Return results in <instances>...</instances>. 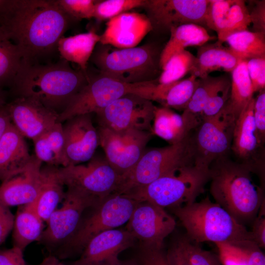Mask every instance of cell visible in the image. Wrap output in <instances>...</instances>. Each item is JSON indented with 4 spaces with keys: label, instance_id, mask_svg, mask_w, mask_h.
Returning a JSON list of instances; mask_svg holds the SVG:
<instances>
[{
    "label": "cell",
    "instance_id": "obj_16",
    "mask_svg": "<svg viewBox=\"0 0 265 265\" xmlns=\"http://www.w3.org/2000/svg\"><path fill=\"white\" fill-rule=\"evenodd\" d=\"M175 219L164 209L148 202H138L127 222L126 230L140 246L162 248L165 238L174 230Z\"/></svg>",
    "mask_w": 265,
    "mask_h": 265
},
{
    "label": "cell",
    "instance_id": "obj_53",
    "mask_svg": "<svg viewBox=\"0 0 265 265\" xmlns=\"http://www.w3.org/2000/svg\"><path fill=\"white\" fill-rule=\"evenodd\" d=\"M5 104L0 106V140L11 124Z\"/></svg>",
    "mask_w": 265,
    "mask_h": 265
},
{
    "label": "cell",
    "instance_id": "obj_37",
    "mask_svg": "<svg viewBox=\"0 0 265 265\" xmlns=\"http://www.w3.org/2000/svg\"><path fill=\"white\" fill-rule=\"evenodd\" d=\"M250 25L249 13L245 1L235 0L229 10L222 30L217 34V41L223 44L231 35L248 30Z\"/></svg>",
    "mask_w": 265,
    "mask_h": 265
},
{
    "label": "cell",
    "instance_id": "obj_24",
    "mask_svg": "<svg viewBox=\"0 0 265 265\" xmlns=\"http://www.w3.org/2000/svg\"><path fill=\"white\" fill-rule=\"evenodd\" d=\"M196 57V64L190 75L197 78L207 77L214 71L232 72L242 60L229 47L218 41L199 47Z\"/></svg>",
    "mask_w": 265,
    "mask_h": 265
},
{
    "label": "cell",
    "instance_id": "obj_2",
    "mask_svg": "<svg viewBox=\"0 0 265 265\" xmlns=\"http://www.w3.org/2000/svg\"><path fill=\"white\" fill-rule=\"evenodd\" d=\"M209 172L210 193L215 202L240 224L252 223L265 201V187L254 179V176H259L229 155L212 162Z\"/></svg>",
    "mask_w": 265,
    "mask_h": 265
},
{
    "label": "cell",
    "instance_id": "obj_12",
    "mask_svg": "<svg viewBox=\"0 0 265 265\" xmlns=\"http://www.w3.org/2000/svg\"><path fill=\"white\" fill-rule=\"evenodd\" d=\"M59 177L66 187H73L103 200L115 193L121 177L105 156L94 155L86 164L58 168Z\"/></svg>",
    "mask_w": 265,
    "mask_h": 265
},
{
    "label": "cell",
    "instance_id": "obj_38",
    "mask_svg": "<svg viewBox=\"0 0 265 265\" xmlns=\"http://www.w3.org/2000/svg\"><path fill=\"white\" fill-rule=\"evenodd\" d=\"M147 0H96L93 18L99 21L109 20L122 13L138 7H144Z\"/></svg>",
    "mask_w": 265,
    "mask_h": 265
},
{
    "label": "cell",
    "instance_id": "obj_45",
    "mask_svg": "<svg viewBox=\"0 0 265 265\" xmlns=\"http://www.w3.org/2000/svg\"><path fill=\"white\" fill-rule=\"evenodd\" d=\"M230 89L219 92L210 98L201 113L202 120L216 115L224 108L229 97Z\"/></svg>",
    "mask_w": 265,
    "mask_h": 265
},
{
    "label": "cell",
    "instance_id": "obj_55",
    "mask_svg": "<svg viewBox=\"0 0 265 265\" xmlns=\"http://www.w3.org/2000/svg\"><path fill=\"white\" fill-rule=\"evenodd\" d=\"M36 265H66L60 262L58 258L53 255H50L46 258L39 264Z\"/></svg>",
    "mask_w": 265,
    "mask_h": 265
},
{
    "label": "cell",
    "instance_id": "obj_30",
    "mask_svg": "<svg viewBox=\"0 0 265 265\" xmlns=\"http://www.w3.org/2000/svg\"><path fill=\"white\" fill-rule=\"evenodd\" d=\"M43 222L30 204L21 206L12 229L13 246L24 251L32 242L39 241L44 230Z\"/></svg>",
    "mask_w": 265,
    "mask_h": 265
},
{
    "label": "cell",
    "instance_id": "obj_57",
    "mask_svg": "<svg viewBox=\"0 0 265 265\" xmlns=\"http://www.w3.org/2000/svg\"><path fill=\"white\" fill-rule=\"evenodd\" d=\"M8 2V0H0V15L3 12Z\"/></svg>",
    "mask_w": 265,
    "mask_h": 265
},
{
    "label": "cell",
    "instance_id": "obj_44",
    "mask_svg": "<svg viewBox=\"0 0 265 265\" xmlns=\"http://www.w3.org/2000/svg\"><path fill=\"white\" fill-rule=\"evenodd\" d=\"M136 258L139 265H169L163 248L140 246Z\"/></svg>",
    "mask_w": 265,
    "mask_h": 265
},
{
    "label": "cell",
    "instance_id": "obj_28",
    "mask_svg": "<svg viewBox=\"0 0 265 265\" xmlns=\"http://www.w3.org/2000/svg\"><path fill=\"white\" fill-rule=\"evenodd\" d=\"M170 38L162 50L160 65L161 69L174 55L190 46L200 47L215 38L211 36L207 29L195 24H186L172 27Z\"/></svg>",
    "mask_w": 265,
    "mask_h": 265
},
{
    "label": "cell",
    "instance_id": "obj_31",
    "mask_svg": "<svg viewBox=\"0 0 265 265\" xmlns=\"http://www.w3.org/2000/svg\"><path fill=\"white\" fill-rule=\"evenodd\" d=\"M33 141L35 157L39 160L49 165L64 166V138L61 123L57 122Z\"/></svg>",
    "mask_w": 265,
    "mask_h": 265
},
{
    "label": "cell",
    "instance_id": "obj_43",
    "mask_svg": "<svg viewBox=\"0 0 265 265\" xmlns=\"http://www.w3.org/2000/svg\"><path fill=\"white\" fill-rule=\"evenodd\" d=\"M253 117L259 140L263 146L265 144V90L259 91L255 98Z\"/></svg>",
    "mask_w": 265,
    "mask_h": 265
},
{
    "label": "cell",
    "instance_id": "obj_23",
    "mask_svg": "<svg viewBox=\"0 0 265 265\" xmlns=\"http://www.w3.org/2000/svg\"><path fill=\"white\" fill-rule=\"evenodd\" d=\"M33 158L25 137L11 123L0 140V181L2 182L22 170Z\"/></svg>",
    "mask_w": 265,
    "mask_h": 265
},
{
    "label": "cell",
    "instance_id": "obj_41",
    "mask_svg": "<svg viewBox=\"0 0 265 265\" xmlns=\"http://www.w3.org/2000/svg\"><path fill=\"white\" fill-rule=\"evenodd\" d=\"M94 0H57L61 8L72 19L80 20L93 18Z\"/></svg>",
    "mask_w": 265,
    "mask_h": 265
},
{
    "label": "cell",
    "instance_id": "obj_47",
    "mask_svg": "<svg viewBox=\"0 0 265 265\" xmlns=\"http://www.w3.org/2000/svg\"><path fill=\"white\" fill-rule=\"evenodd\" d=\"M252 230L250 231L252 239L260 248H265V201L264 202L259 212L252 223Z\"/></svg>",
    "mask_w": 265,
    "mask_h": 265
},
{
    "label": "cell",
    "instance_id": "obj_33",
    "mask_svg": "<svg viewBox=\"0 0 265 265\" xmlns=\"http://www.w3.org/2000/svg\"><path fill=\"white\" fill-rule=\"evenodd\" d=\"M229 99L224 108L237 118L253 97L247 69V60H242L231 72Z\"/></svg>",
    "mask_w": 265,
    "mask_h": 265
},
{
    "label": "cell",
    "instance_id": "obj_27",
    "mask_svg": "<svg viewBox=\"0 0 265 265\" xmlns=\"http://www.w3.org/2000/svg\"><path fill=\"white\" fill-rule=\"evenodd\" d=\"M197 83L198 78L194 75L167 84L159 83L157 80L151 87L149 100L160 103L162 106L184 111Z\"/></svg>",
    "mask_w": 265,
    "mask_h": 265
},
{
    "label": "cell",
    "instance_id": "obj_9",
    "mask_svg": "<svg viewBox=\"0 0 265 265\" xmlns=\"http://www.w3.org/2000/svg\"><path fill=\"white\" fill-rule=\"evenodd\" d=\"M141 83H126L101 73L89 77L87 83L58 115L57 121L62 123L77 115L96 114L127 94H136Z\"/></svg>",
    "mask_w": 265,
    "mask_h": 265
},
{
    "label": "cell",
    "instance_id": "obj_6",
    "mask_svg": "<svg viewBox=\"0 0 265 265\" xmlns=\"http://www.w3.org/2000/svg\"><path fill=\"white\" fill-rule=\"evenodd\" d=\"M209 180V168L195 164L132 189L124 195L137 202H148L163 209H171L194 202L204 192Z\"/></svg>",
    "mask_w": 265,
    "mask_h": 265
},
{
    "label": "cell",
    "instance_id": "obj_32",
    "mask_svg": "<svg viewBox=\"0 0 265 265\" xmlns=\"http://www.w3.org/2000/svg\"><path fill=\"white\" fill-rule=\"evenodd\" d=\"M152 130L153 134L170 144L181 141L192 132L181 115L164 106L156 107Z\"/></svg>",
    "mask_w": 265,
    "mask_h": 265
},
{
    "label": "cell",
    "instance_id": "obj_18",
    "mask_svg": "<svg viewBox=\"0 0 265 265\" xmlns=\"http://www.w3.org/2000/svg\"><path fill=\"white\" fill-rule=\"evenodd\" d=\"M92 114L77 115L64 122L63 167L88 161L100 146L99 134L93 125Z\"/></svg>",
    "mask_w": 265,
    "mask_h": 265
},
{
    "label": "cell",
    "instance_id": "obj_26",
    "mask_svg": "<svg viewBox=\"0 0 265 265\" xmlns=\"http://www.w3.org/2000/svg\"><path fill=\"white\" fill-rule=\"evenodd\" d=\"M58 168L49 165L41 167V188L36 200L29 204L44 222L47 221L65 196V185L59 176Z\"/></svg>",
    "mask_w": 265,
    "mask_h": 265
},
{
    "label": "cell",
    "instance_id": "obj_17",
    "mask_svg": "<svg viewBox=\"0 0 265 265\" xmlns=\"http://www.w3.org/2000/svg\"><path fill=\"white\" fill-rule=\"evenodd\" d=\"M255 98L253 97L237 118L231 147L237 161L250 167L265 177V146L260 143L253 117Z\"/></svg>",
    "mask_w": 265,
    "mask_h": 265
},
{
    "label": "cell",
    "instance_id": "obj_50",
    "mask_svg": "<svg viewBox=\"0 0 265 265\" xmlns=\"http://www.w3.org/2000/svg\"><path fill=\"white\" fill-rule=\"evenodd\" d=\"M23 252L19 248H11L0 250V265H26Z\"/></svg>",
    "mask_w": 265,
    "mask_h": 265
},
{
    "label": "cell",
    "instance_id": "obj_7",
    "mask_svg": "<svg viewBox=\"0 0 265 265\" xmlns=\"http://www.w3.org/2000/svg\"><path fill=\"white\" fill-rule=\"evenodd\" d=\"M191 132L181 141L168 146L146 149L133 169L121 178L115 193L124 194L162 176L173 175L195 164Z\"/></svg>",
    "mask_w": 265,
    "mask_h": 265
},
{
    "label": "cell",
    "instance_id": "obj_51",
    "mask_svg": "<svg viewBox=\"0 0 265 265\" xmlns=\"http://www.w3.org/2000/svg\"><path fill=\"white\" fill-rule=\"evenodd\" d=\"M241 250L244 254L245 265H265V256L255 243Z\"/></svg>",
    "mask_w": 265,
    "mask_h": 265
},
{
    "label": "cell",
    "instance_id": "obj_54",
    "mask_svg": "<svg viewBox=\"0 0 265 265\" xmlns=\"http://www.w3.org/2000/svg\"><path fill=\"white\" fill-rule=\"evenodd\" d=\"M101 265H139L136 259L121 260L118 257L112 258Z\"/></svg>",
    "mask_w": 265,
    "mask_h": 265
},
{
    "label": "cell",
    "instance_id": "obj_36",
    "mask_svg": "<svg viewBox=\"0 0 265 265\" xmlns=\"http://www.w3.org/2000/svg\"><path fill=\"white\" fill-rule=\"evenodd\" d=\"M196 62V56L186 50L174 55L162 68L158 82L167 84L183 79L191 74Z\"/></svg>",
    "mask_w": 265,
    "mask_h": 265
},
{
    "label": "cell",
    "instance_id": "obj_8",
    "mask_svg": "<svg viewBox=\"0 0 265 265\" xmlns=\"http://www.w3.org/2000/svg\"><path fill=\"white\" fill-rule=\"evenodd\" d=\"M138 202L124 194H112L93 208V211L81 219L76 230L56 251L57 258H67L81 253L87 243L105 231L127 223Z\"/></svg>",
    "mask_w": 265,
    "mask_h": 265
},
{
    "label": "cell",
    "instance_id": "obj_52",
    "mask_svg": "<svg viewBox=\"0 0 265 265\" xmlns=\"http://www.w3.org/2000/svg\"><path fill=\"white\" fill-rule=\"evenodd\" d=\"M166 256L169 265H191L175 239Z\"/></svg>",
    "mask_w": 265,
    "mask_h": 265
},
{
    "label": "cell",
    "instance_id": "obj_39",
    "mask_svg": "<svg viewBox=\"0 0 265 265\" xmlns=\"http://www.w3.org/2000/svg\"><path fill=\"white\" fill-rule=\"evenodd\" d=\"M175 239L191 265H223L218 255L202 249L186 234Z\"/></svg>",
    "mask_w": 265,
    "mask_h": 265
},
{
    "label": "cell",
    "instance_id": "obj_19",
    "mask_svg": "<svg viewBox=\"0 0 265 265\" xmlns=\"http://www.w3.org/2000/svg\"><path fill=\"white\" fill-rule=\"evenodd\" d=\"M5 107L15 129L24 137L32 140L58 122L57 113L30 98L16 97L6 103Z\"/></svg>",
    "mask_w": 265,
    "mask_h": 265
},
{
    "label": "cell",
    "instance_id": "obj_5",
    "mask_svg": "<svg viewBox=\"0 0 265 265\" xmlns=\"http://www.w3.org/2000/svg\"><path fill=\"white\" fill-rule=\"evenodd\" d=\"M161 51L153 44L119 49L99 43L90 59L100 73L126 83H140L159 77Z\"/></svg>",
    "mask_w": 265,
    "mask_h": 265
},
{
    "label": "cell",
    "instance_id": "obj_42",
    "mask_svg": "<svg viewBox=\"0 0 265 265\" xmlns=\"http://www.w3.org/2000/svg\"><path fill=\"white\" fill-rule=\"evenodd\" d=\"M247 69L253 93L265 88V57L247 60Z\"/></svg>",
    "mask_w": 265,
    "mask_h": 265
},
{
    "label": "cell",
    "instance_id": "obj_48",
    "mask_svg": "<svg viewBox=\"0 0 265 265\" xmlns=\"http://www.w3.org/2000/svg\"><path fill=\"white\" fill-rule=\"evenodd\" d=\"M248 9L253 32L265 34V0H254Z\"/></svg>",
    "mask_w": 265,
    "mask_h": 265
},
{
    "label": "cell",
    "instance_id": "obj_13",
    "mask_svg": "<svg viewBox=\"0 0 265 265\" xmlns=\"http://www.w3.org/2000/svg\"><path fill=\"white\" fill-rule=\"evenodd\" d=\"M156 107L149 100L127 94L96 113L98 127L116 132L136 130L153 133Z\"/></svg>",
    "mask_w": 265,
    "mask_h": 265
},
{
    "label": "cell",
    "instance_id": "obj_25",
    "mask_svg": "<svg viewBox=\"0 0 265 265\" xmlns=\"http://www.w3.org/2000/svg\"><path fill=\"white\" fill-rule=\"evenodd\" d=\"M230 85L231 81L225 76H208L198 78L196 88L181 114L191 131L201 122V113L210 98L216 93L230 87Z\"/></svg>",
    "mask_w": 265,
    "mask_h": 265
},
{
    "label": "cell",
    "instance_id": "obj_46",
    "mask_svg": "<svg viewBox=\"0 0 265 265\" xmlns=\"http://www.w3.org/2000/svg\"><path fill=\"white\" fill-rule=\"evenodd\" d=\"M216 245L223 265H245V256L242 250L228 245Z\"/></svg>",
    "mask_w": 265,
    "mask_h": 265
},
{
    "label": "cell",
    "instance_id": "obj_29",
    "mask_svg": "<svg viewBox=\"0 0 265 265\" xmlns=\"http://www.w3.org/2000/svg\"><path fill=\"white\" fill-rule=\"evenodd\" d=\"M100 40V35L93 30L68 37L63 36L58 42L57 52L63 60L77 64L80 70L87 73L88 61Z\"/></svg>",
    "mask_w": 265,
    "mask_h": 265
},
{
    "label": "cell",
    "instance_id": "obj_3",
    "mask_svg": "<svg viewBox=\"0 0 265 265\" xmlns=\"http://www.w3.org/2000/svg\"><path fill=\"white\" fill-rule=\"evenodd\" d=\"M89 77L63 59L46 64L23 63L11 86L16 97L33 99L59 115L87 83Z\"/></svg>",
    "mask_w": 265,
    "mask_h": 265
},
{
    "label": "cell",
    "instance_id": "obj_14",
    "mask_svg": "<svg viewBox=\"0 0 265 265\" xmlns=\"http://www.w3.org/2000/svg\"><path fill=\"white\" fill-rule=\"evenodd\" d=\"M97 129L105 156L121 178L138 162L153 135L150 132L136 130L116 132L100 127Z\"/></svg>",
    "mask_w": 265,
    "mask_h": 265
},
{
    "label": "cell",
    "instance_id": "obj_15",
    "mask_svg": "<svg viewBox=\"0 0 265 265\" xmlns=\"http://www.w3.org/2000/svg\"><path fill=\"white\" fill-rule=\"evenodd\" d=\"M210 0H147L144 8L153 30L164 33L172 27L195 24L206 29Z\"/></svg>",
    "mask_w": 265,
    "mask_h": 265
},
{
    "label": "cell",
    "instance_id": "obj_22",
    "mask_svg": "<svg viewBox=\"0 0 265 265\" xmlns=\"http://www.w3.org/2000/svg\"><path fill=\"white\" fill-rule=\"evenodd\" d=\"M134 238L126 229H111L92 238L73 265H101L132 246Z\"/></svg>",
    "mask_w": 265,
    "mask_h": 265
},
{
    "label": "cell",
    "instance_id": "obj_11",
    "mask_svg": "<svg viewBox=\"0 0 265 265\" xmlns=\"http://www.w3.org/2000/svg\"><path fill=\"white\" fill-rule=\"evenodd\" d=\"M102 200L78 188L67 187L61 207L50 216L39 241L49 248L59 247L74 233L83 212Z\"/></svg>",
    "mask_w": 265,
    "mask_h": 265
},
{
    "label": "cell",
    "instance_id": "obj_1",
    "mask_svg": "<svg viewBox=\"0 0 265 265\" xmlns=\"http://www.w3.org/2000/svg\"><path fill=\"white\" fill-rule=\"evenodd\" d=\"M72 20L57 0H8L0 30L17 47L23 63L38 64L57 52Z\"/></svg>",
    "mask_w": 265,
    "mask_h": 265
},
{
    "label": "cell",
    "instance_id": "obj_34",
    "mask_svg": "<svg viewBox=\"0 0 265 265\" xmlns=\"http://www.w3.org/2000/svg\"><path fill=\"white\" fill-rule=\"evenodd\" d=\"M226 42L241 59L265 57V34L249 31L231 35Z\"/></svg>",
    "mask_w": 265,
    "mask_h": 265
},
{
    "label": "cell",
    "instance_id": "obj_35",
    "mask_svg": "<svg viewBox=\"0 0 265 265\" xmlns=\"http://www.w3.org/2000/svg\"><path fill=\"white\" fill-rule=\"evenodd\" d=\"M23 65L17 47L0 30V84L11 85Z\"/></svg>",
    "mask_w": 265,
    "mask_h": 265
},
{
    "label": "cell",
    "instance_id": "obj_21",
    "mask_svg": "<svg viewBox=\"0 0 265 265\" xmlns=\"http://www.w3.org/2000/svg\"><path fill=\"white\" fill-rule=\"evenodd\" d=\"M153 27L146 15L126 12L109 19L99 43L119 49L136 47Z\"/></svg>",
    "mask_w": 265,
    "mask_h": 265
},
{
    "label": "cell",
    "instance_id": "obj_20",
    "mask_svg": "<svg viewBox=\"0 0 265 265\" xmlns=\"http://www.w3.org/2000/svg\"><path fill=\"white\" fill-rule=\"evenodd\" d=\"M42 162L36 157L22 170L1 182L0 203L8 207L34 202L42 184Z\"/></svg>",
    "mask_w": 265,
    "mask_h": 265
},
{
    "label": "cell",
    "instance_id": "obj_49",
    "mask_svg": "<svg viewBox=\"0 0 265 265\" xmlns=\"http://www.w3.org/2000/svg\"><path fill=\"white\" fill-rule=\"evenodd\" d=\"M9 208L0 203V244L13 228L15 216Z\"/></svg>",
    "mask_w": 265,
    "mask_h": 265
},
{
    "label": "cell",
    "instance_id": "obj_10",
    "mask_svg": "<svg viewBox=\"0 0 265 265\" xmlns=\"http://www.w3.org/2000/svg\"><path fill=\"white\" fill-rule=\"evenodd\" d=\"M237 119L224 107L216 115L202 120L191 133L196 164L209 168L214 160L229 155Z\"/></svg>",
    "mask_w": 265,
    "mask_h": 265
},
{
    "label": "cell",
    "instance_id": "obj_40",
    "mask_svg": "<svg viewBox=\"0 0 265 265\" xmlns=\"http://www.w3.org/2000/svg\"><path fill=\"white\" fill-rule=\"evenodd\" d=\"M235 0H210L208 10L207 28L218 34L222 30L229 10Z\"/></svg>",
    "mask_w": 265,
    "mask_h": 265
},
{
    "label": "cell",
    "instance_id": "obj_4",
    "mask_svg": "<svg viewBox=\"0 0 265 265\" xmlns=\"http://www.w3.org/2000/svg\"><path fill=\"white\" fill-rule=\"evenodd\" d=\"M170 209L186 230V235L195 243L211 241L239 249L254 243L246 226L209 196Z\"/></svg>",
    "mask_w": 265,
    "mask_h": 265
},
{
    "label": "cell",
    "instance_id": "obj_56",
    "mask_svg": "<svg viewBox=\"0 0 265 265\" xmlns=\"http://www.w3.org/2000/svg\"><path fill=\"white\" fill-rule=\"evenodd\" d=\"M5 102V94L2 89V86L0 84V106L4 105Z\"/></svg>",
    "mask_w": 265,
    "mask_h": 265
}]
</instances>
